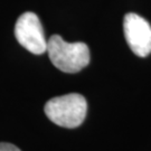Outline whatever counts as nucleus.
<instances>
[{"instance_id": "obj_3", "label": "nucleus", "mask_w": 151, "mask_h": 151, "mask_svg": "<svg viewBox=\"0 0 151 151\" xmlns=\"http://www.w3.org/2000/svg\"><path fill=\"white\" fill-rule=\"evenodd\" d=\"M15 36L22 47L35 55H42L47 50L43 25L36 14L27 11L19 16L15 25Z\"/></svg>"}, {"instance_id": "obj_5", "label": "nucleus", "mask_w": 151, "mask_h": 151, "mask_svg": "<svg viewBox=\"0 0 151 151\" xmlns=\"http://www.w3.org/2000/svg\"><path fill=\"white\" fill-rule=\"evenodd\" d=\"M0 151H20V149H18L16 146H14L11 143L2 142V143H0Z\"/></svg>"}, {"instance_id": "obj_4", "label": "nucleus", "mask_w": 151, "mask_h": 151, "mask_svg": "<svg viewBox=\"0 0 151 151\" xmlns=\"http://www.w3.org/2000/svg\"><path fill=\"white\" fill-rule=\"evenodd\" d=\"M123 30L125 40L131 50L139 57L151 53V26L149 22L137 14L130 12L124 16Z\"/></svg>"}, {"instance_id": "obj_1", "label": "nucleus", "mask_w": 151, "mask_h": 151, "mask_svg": "<svg viewBox=\"0 0 151 151\" xmlns=\"http://www.w3.org/2000/svg\"><path fill=\"white\" fill-rule=\"evenodd\" d=\"M47 53L55 67L65 73H77L90 63V49L86 44L67 43L60 35L47 40Z\"/></svg>"}, {"instance_id": "obj_2", "label": "nucleus", "mask_w": 151, "mask_h": 151, "mask_svg": "<svg viewBox=\"0 0 151 151\" xmlns=\"http://www.w3.org/2000/svg\"><path fill=\"white\" fill-rule=\"evenodd\" d=\"M87 103L85 97L70 93L53 97L45 104V114L52 122L63 128H77L86 116Z\"/></svg>"}]
</instances>
